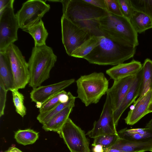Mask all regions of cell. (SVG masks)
<instances>
[{
  "label": "cell",
  "mask_w": 152,
  "mask_h": 152,
  "mask_svg": "<svg viewBox=\"0 0 152 152\" xmlns=\"http://www.w3.org/2000/svg\"></svg>",
  "instance_id": "43"
},
{
  "label": "cell",
  "mask_w": 152,
  "mask_h": 152,
  "mask_svg": "<svg viewBox=\"0 0 152 152\" xmlns=\"http://www.w3.org/2000/svg\"><path fill=\"white\" fill-rule=\"evenodd\" d=\"M148 113L152 112V102L149 105L148 109Z\"/></svg>",
  "instance_id": "40"
},
{
  "label": "cell",
  "mask_w": 152,
  "mask_h": 152,
  "mask_svg": "<svg viewBox=\"0 0 152 152\" xmlns=\"http://www.w3.org/2000/svg\"><path fill=\"white\" fill-rule=\"evenodd\" d=\"M5 52L9 59L13 75V89L25 88L30 79L28 63L20 50L14 43L11 44Z\"/></svg>",
  "instance_id": "7"
},
{
  "label": "cell",
  "mask_w": 152,
  "mask_h": 152,
  "mask_svg": "<svg viewBox=\"0 0 152 152\" xmlns=\"http://www.w3.org/2000/svg\"><path fill=\"white\" fill-rule=\"evenodd\" d=\"M152 99V90L148 91L140 99L134 102L133 107L128 112L124 120L127 125H132L148 114V109Z\"/></svg>",
  "instance_id": "15"
},
{
  "label": "cell",
  "mask_w": 152,
  "mask_h": 152,
  "mask_svg": "<svg viewBox=\"0 0 152 152\" xmlns=\"http://www.w3.org/2000/svg\"><path fill=\"white\" fill-rule=\"evenodd\" d=\"M50 8L45 1L29 0L24 2L15 14L20 28L23 30L36 24Z\"/></svg>",
  "instance_id": "6"
},
{
  "label": "cell",
  "mask_w": 152,
  "mask_h": 152,
  "mask_svg": "<svg viewBox=\"0 0 152 152\" xmlns=\"http://www.w3.org/2000/svg\"><path fill=\"white\" fill-rule=\"evenodd\" d=\"M6 151L7 152H22L19 149L14 146H12L10 147Z\"/></svg>",
  "instance_id": "38"
},
{
  "label": "cell",
  "mask_w": 152,
  "mask_h": 152,
  "mask_svg": "<svg viewBox=\"0 0 152 152\" xmlns=\"http://www.w3.org/2000/svg\"><path fill=\"white\" fill-rule=\"evenodd\" d=\"M139 61L133 60L130 62L122 63L107 70L106 73L114 80L136 74L142 68Z\"/></svg>",
  "instance_id": "16"
},
{
  "label": "cell",
  "mask_w": 152,
  "mask_h": 152,
  "mask_svg": "<svg viewBox=\"0 0 152 152\" xmlns=\"http://www.w3.org/2000/svg\"><path fill=\"white\" fill-rule=\"evenodd\" d=\"M120 137L129 140L147 142L152 141V129L145 128L121 130L118 133Z\"/></svg>",
  "instance_id": "20"
},
{
  "label": "cell",
  "mask_w": 152,
  "mask_h": 152,
  "mask_svg": "<svg viewBox=\"0 0 152 152\" xmlns=\"http://www.w3.org/2000/svg\"><path fill=\"white\" fill-rule=\"evenodd\" d=\"M99 24L102 34L123 39L136 47L138 45V33L130 20L124 16L108 12L107 15L99 19Z\"/></svg>",
  "instance_id": "5"
},
{
  "label": "cell",
  "mask_w": 152,
  "mask_h": 152,
  "mask_svg": "<svg viewBox=\"0 0 152 152\" xmlns=\"http://www.w3.org/2000/svg\"><path fill=\"white\" fill-rule=\"evenodd\" d=\"M22 30L31 36L34 40L35 47L46 45V41L48 33L42 20L32 26Z\"/></svg>",
  "instance_id": "23"
},
{
  "label": "cell",
  "mask_w": 152,
  "mask_h": 152,
  "mask_svg": "<svg viewBox=\"0 0 152 152\" xmlns=\"http://www.w3.org/2000/svg\"><path fill=\"white\" fill-rule=\"evenodd\" d=\"M14 3L0 12V52H4L11 44L18 40L20 28L14 13Z\"/></svg>",
  "instance_id": "8"
},
{
  "label": "cell",
  "mask_w": 152,
  "mask_h": 152,
  "mask_svg": "<svg viewBox=\"0 0 152 152\" xmlns=\"http://www.w3.org/2000/svg\"><path fill=\"white\" fill-rule=\"evenodd\" d=\"M133 9L146 14L152 22V0H130Z\"/></svg>",
  "instance_id": "28"
},
{
  "label": "cell",
  "mask_w": 152,
  "mask_h": 152,
  "mask_svg": "<svg viewBox=\"0 0 152 152\" xmlns=\"http://www.w3.org/2000/svg\"><path fill=\"white\" fill-rule=\"evenodd\" d=\"M100 36H93L89 37L72 52L71 56L83 58L99 44Z\"/></svg>",
  "instance_id": "25"
},
{
  "label": "cell",
  "mask_w": 152,
  "mask_h": 152,
  "mask_svg": "<svg viewBox=\"0 0 152 152\" xmlns=\"http://www.w3.org/2000/svg\"><path fill=\"white\" fill-rule=\"evenodd\" d=\"M4 152H7L6 151Z\"/></svg>",
  "instance_id": "42"
},
{
  "label": "cell",
  "mask_w": 152,
  "mask_h": 152,
  "mask_svg": "<svg viewBox=\"0 0 152 152\" xmlns=\"http://www.w3.org/2000/svg\"><path fill=\"white\" fill-rule=\"evenodd\" d=\"M145 128L152 129V118L146 125Z\"/></svg>",
  "instance_id": "39"
},
{
  "label": "cell",
  "mask_w": 152,
  "mask_h": 152,
  "mask_svg": "<svg viewBox=\"0 0 152 152\" xmlns=\"http://www.w3.org/2000/svg\"><path fill=\"white\" fill-rule=\"evenodd\" d=\"M136 50L128 41L103 34L99 44L83 58L91 64L115 66L132 58Z\"/></svg>",
  "instance_id": "1"
},
{
  "label": "cell",
  "mask_w": 152,
  "mask_h": 152,
  "mask_svg": "<svg viewBox=\"0 0 152 152\" xmlns=\"http://www.w3.org/2000/svg\"><path fill=\"white\" fill-rule=\"evenodd\" d=\"M68 99L64 102L59 104L49 112L43 114H39L37 119L42 125L48 122L52 117L61 111L66 107L72 104H75L76 97L73 96L70 92H68Z\"/></svg>",
  "instance_id": "26"
},
{
  "label": "cell",
  "mask_w": 152,
  "mask_h": 152,
  "mask_svg": "<svg viewBox=\"0 0 152 152\" xmlns=\"http://www.w3.org/2000/svg\"><path fill=\"white\" fill-rule=\"evenodd\" d=\"M63 15L87 31L92 36L103 35L99 26V19L108 12L84 0H61Z\"/></svg>",
  "instance_id": "2"
},
{
  "label": "cell",
  "mask_w": 152,
  "mask_h": 152,
  "mask_svg": "<svg viewBox=\"0 0 152 152\" xmlns=\"http://www.w3.org/2000/svg\"><path fill=\"white\" fill-rule=\"evenodd\" d=\"M129 20L137 33H141L152 28V22L150 18L140 11L133 9Z\"/></svg>",
  "instance_id": "21"
},
{
  "label": "cell",
  "mask_w": 152,
  "mask_h": 152,
  "mask_svg": "<svg viewBox=\"0 0 152 152\" xmlns=\"http://www.w3.org/2000/svg\"><path fill=\"white\" fill-rule=\"evenodd\" d=\"M57 57L53 49L46 45L34 47L28 62L30 75L29 86L33 89L41 86L50 77Z\"/></svg>",
  "instance_id": "3"
},
{
  "label": "cell",
  "mask_w": 152,
  "mask_h": 152,
  "mask_svg": "<svg viewBox=\"0 0 152 152\" xmlns=\"http://www.w3.org/2000/svg\"><path fill=\"white\" fill-rule=\"evenodd\" d=\"M14 0H0V12L2 11L12 3H14Z\"/></svg>",
  "instance_id": "35"
},
{
  "label": "cell",
  "mask_w": 152,
  "mask_h": 152,
  "mask_svg": "<svg viewBox=\"0 0 152 152\" xmlns=\"http://www.w3.org/2000/svg\"><path fill=\"white\" fill-rule=\"evenodd\" d=\"M113 113L110 98L107 95L99 118L94 122L92 129L89 131L87 134L94 139L101 135L118 134L114 122Z\"/></svg>",
  "instance_id": "11"
},
{
  "label": "cell",
  "mask_w": 152,
  "mask_h": 152,
  "mask_svg": "<svg viewBox=\"0 0 152 152\" xmlns=\"http://www.w3.org/2000/svg\"><path fill=\"white\" fill-rule=\"evenodd\" d=\"M136 74L114 80L113 86L107 90V95L110 98L113 112L119 106L134 80Z\"/></svg>",
  "instance_id": "12"
},
{
  "label": "cell",
  "mask_w": 152,
  "mask_h": 152,
  "mask_svg": "<svg viewBox=\"0 0 152 152\" xmlns=\"http://www.w3.org/2000/svg\"><path fill=\"white\" fill-rule=\"evenodd\" d=\"M76 83L77 97L86 106L97 103L108 89V80L102 72L81 76Z\"/></svg>",
  "instance_id": "4"
},
{
  "label": "cell",
  "mask_w": 152,
  "mask_h": 152,
  "mask_svg": "<svg viewBox=\"0 0 152 152\" xmlns=\"http://www.w3.org/2000/svg\"><path fill=\"white\" fill-rule=\"evenodd\" d=\"M109 148L125 152H144L152 148V141L141 142L129 140L119 137L115 143Z\"/></svg>",
  "instance_id": "17"
},
{
  "label": "cell",
  "mask_w": 152,
  "mask_h": 152,
  "mask_svg": "<svg viewBox=\"0 0 152 152\" xmlns=\"http://www.w3.org/2000/svg\"><path fill=\"white\" fill-rule=\"evenodd\" d=\"M103 152H125L120 150L109 148H103Z\"/></svg>",
  "instance_id": "37"
},
{
  "label": "cell",
  "mask_w": 152,
  "mask_h": 152,
  "mask_svg": "<svg viewBox=\"0 0 152 152\" xmlns=\"http://www.w3.org/2000/svg\"><path fill=\"white\" fill-rule=\"evenodd\" d=\"M75 104L69 105L52 117L42 125V128L46 131H53L58 133L69 118Z\"/></svg>",
  "instance_id": "18"
},
{
  "label": "cell",
  "mask_w": 152,
  "mask_h": 152,
  "mask_svg": "<svg viewBox=\"0 0 152 152\" xmlns=\"http://www.w3.org/2000/svg\"><path fill=\"white\" fill-rule=\"evenodd\" d=\"M142 75V68L136 74L134 80L119 106L113 112L114 119L116 126L124 112L132 103L135 101L136 99L139 96Z\"/></svg>",
  "instance_id": "14"
},
{
  "label": "cell",
  "mask_w": 152,
  "mask_h": 152,
  "mask_svg": "<svg viewBox=\"0 0 152 152\" xmlns=\"http://www.w3.org/2000/svg\"><path fill=\"white\" fill-rule=\"evenodd\" d=\"M142 75L139 97L140 99L148 91L152 90V61L146 59L142 65Z\"/></svg>",
  "instance_id": "22"
},
{
  "label": "cell",
  "mask_w": 152,
  "mask_h": 152,
  "mask_svg": "<svg viewBox=\"0 0 152 152\" xmlns=\"http://www.w3.org/2000/svg\"><path fill=\"white\" fill-rule=\"evenodd\" d=\"M106 10L109 13L114 15L123 16L118 0H104Z\"/></svg>",
  "instance_id": "31"
},
{
  "label": "cell",
  "mask_w": 152,
  "mask_h": 152,
  "mask_svg": "<svg viewBox=\"0 0 152 152\" xmlns=\"http://www.w3.org/2000/svg\"><path fill=\"white\" fill-rule=\"evenodd\" d=\"M11 91L16 111L21 116L23 117L26 113V108L24 104V96L18 89H14Z\"/></svg>",
  "instance_id": "29"
},
{
  "label": "cell",
  "mask_w": 152,
  "mask_h": 152,
  "mask_svg": "<svg viewBox=\"0 0 152 152\" xmlns=\"http://www.w3.org/2000/svg\"><path fill=\"white\" fill-rule=\"evenodd\" d=\"M120 137L119 134H108L101 135L94 138L92 146L99 144L103 148L110 147L113 145Z\"/></svg>",
  "instance_id": "30"
},
{
  "label": "cell",
  "mask_w": 152,
  "mask_h": 152,
  "mask_svg": "<svg viewBox=\"0 0 152 152\" xmlns=\"http://www.w3.org/2000/svg\"><path fill=\"white\" fill-rule=\"evenodd\" d=\"M70 152H90L85 132L69 118L58 133Z\"/></svg>",
  "instance_id": "9"
},
{
  "label": "cell",
  "mask_w": 152,
  "mask_h": 152,
  "mask_svg": "<svg viewBox=\"0 0 152 152\" xmlns=\"http://www.w3.org/2000/svg\"><path fill=\"white\" fill-rule=\"evenodd\" d=\"M39 137V132L30 129H19L15 132L14 135L17 142L24 145L34 144Z\"/></svg>",
  "instance_id": "27"
},
{
  "label": "cell",
  "mask_w": 152,
  "mask_h": 152,
  "mask_svg": "<svg viewBox=\"0 0 152 152\" xmlns=\"http://www.w3.org/2000/svg\"><path fill=\"white\" fill-rule=\"evenodd\" d=\"M118 1L123 16L129 20L133 10L130 0H118Z\"/></svg>",
  "instance_id": "32"
},
{
  "label": "cell",
  "mask_w": 152,
  "mask_h": 152,
  "mask_svg": "<svg viewBox=\"0 0 152 152\" xmlns=\"http://www.w3.org/2000/svg\"><path fill=\"white\" fill-rule=\"evenodd\" d=\"M0 79L8 91L13 89V75L9 59L5 51L0 52Z\"/></svg>",
  "instance_id": "19"
},
{
  "label": "cell",
  "mask_w": 152,
  "mask_h": 152,
  "mask_svg": "<svg viewBox=\"0 0 152 152\" xmlns=\"http://www.w3.org/2000/svg\"><path fill=\"white\" fill-rule=\"evenodd\" d=\"M85 2L96 7L106 10L104 0H84Z\"/></svg>",
  "instance_id": "34"
},
{
  "label": "cell",
  "mask_w": 152,
  "mask_h": 152,
  "mask_svg": "<svg viewBox=\"0 0 152 152\" xmlns=\"http://www.w3.org/2000/svg\"><path fill=\"white\" fill-rule=\"evenodd\" d=\"M68 98V92L64 90L54 95L41 104L39 107V114L49 112L61 103L67 101Z\"/></svg>",
  "instance_id": "24"
},
{
  "label": "cell",
  "mask_w": 152,
  "mask_h": 152,
  "mask_svg": "<svg viewBox=\"0 0 152 152\" xmlns=\"http://www.w3.org/2000/svg\"><path fill=\"white\" fill-rule=\"evenodd\" d=\"M74 79L64 80L53 84L40 86L33 89L30 93L31 101L37 105L41 104L52 96L59 93L75 82Z\"/></svg>",
  "instance_id": "13"
},
{
  "label": "cell",
  "mask_w": 152,
  "mask_h": 152,
  "mask_svg": "<svg viewBox=\"0 0 152 152\" xmlns=\"http://www.w3.org/2000/svg\"><path fill=\"white\" fill-rule=\"evenodd\" d=\"M62 40L67 54L72 52L91 36L86 31L64 16L61 18Z\"/></svg>",
  "instance_id": "10"
},
{
  "label": "cell",
  "mask_w": 152,
  "mask_h": 152,
  "mask_svg": "<svg viewBox=\"0 0 152 152\" xmlns=\"http://www.w3.org/2000/svg\"><path fill=\"white\" fill-rule=\"evenodd\" d=\"M8 91L6 89L4 84L0 79V117L4 114V109Z\"/></svg>",
  "instance_id": "33"
},
{
  "label": "cell",
  "mask_w": 152,
  "mask_h": 152,
  "mask_svg": "<svg viewBox=\"0 0 152 152\" xmlns=\"http://www.w3.org/2000/svg\"><path fill=\"white\" fill-rule=\"evenodd\" d=\"M149 151H151V152H152V148Z\"/></svg>",
  "instance_id": "41"
},
{
  "label": "cell",
  "mask_w": 152,
  "mask_h": 152,
  "mask_svg": "<svg viewBox=\"0 0 152 152\" xmlns=\"http://www.w3.org/2000/svg\"><path fill=\"white\" fill-rule=\"evenodd\" d=\"M93 147V152H103V148L102 145L98 144Z\"/></svg>",
  "instance_id": "36"
}]
</instances>
